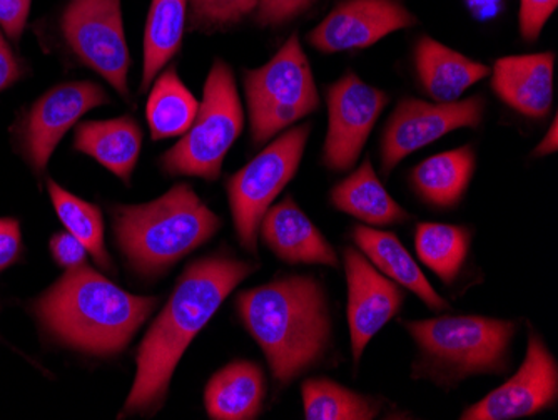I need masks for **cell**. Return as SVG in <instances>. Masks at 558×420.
I'll use <instances>...</instances> for the list:
<instances>
[{"instance_id":"6da1fadb","label":"cell","mask_w":558,"mask_h":420,"mask_svg":"<svg viewBox=\"0 0 558 420\" xmlns=\"http://www.w3.org/2000/svg\"><path fill=\"white\" fill-rule=\"evenodd\" d=\"M256 266L228 255L197 260L184 272L171 299L150 325L137 352L136 379L124 412L158 409L168 394L175 367L228 295Z\"/></svg>"},{"instance_id":"e575fe53","label":"cell","mask_w":558,"mask_h":420,"mask_svg":"<svg viewBox=\"0 0 558 420\" xmlns=\"http://www.w3.org/2000/svg\"><path fill=\"white\" fill-rule=\"evenodd\" d=\"M21 76V62L15 58L12 47L5 40L4 31L0 29V93L11 87Z\"/></svg>"},{"instance_id":"ffe728a7","label":"cell","mask_w":558,"mask_h":420,"mask_svg":"<svg viewBox=\"0 0 558 420\" xmlns=\"http://www.w3.org/2000/svg\"><path fill=\"white\" fill-rule=\"evenodd\" d=\"M353 240L379 274L415 293L435 312L448 309V303L429 285L418 263L404 249L397 235L369 227H356L353 230Z\"/></svg>"},{"instance_id":"83f0119b","label":"cell","mask_w":558,"mask_h":420,"mask_svg":"<svg viewBox=\"0 0 558 420\" xmlns=\"http://www.w3.org/2000/svg\"><path fill=\"white\" fill-rule=\"evenodd\" d=\"M47 188H49L50 200H52L56 213L65 230L74 235L86 247L97 265L102 268H111V259H109L105 244V224H102L99 208L69 193L56 181L49 180Z\"/></svg>"},{"instance_id":"5bb4252c","label":"cell","mask_w":558,"mask_h":420,"mask_svg":"<svg viewBox=\"0 0 558 420\" xmlns=\"http://www.w3.org/2000/svg\"><path fill=\"white\" fill-rule=\"evenodd\" d=\"M108 103V94L93 81H72L47 91L34 103L22 124L25 158L36 171H44L56 147L75 122L90 109Z\"/></svg>"},{"instance_id":"ba28073f","label":"cell","mask_w":558,"mask_h":420,"mask_svg":"<svg viewBox=\"0 0 558 420\" xmlns=\"http://www.w3.org/2000/svg\"><path fill=\"white\" fill-rule=\"evenodd\" d=\"M310 133V124L291 128L226 181L238 240L247 252L256 253L263 218L296 175Z\"/></svg>"},{"instance_id":"5b68a950","label":"cell","mask_w":558,"mask_h":420,"mask_svg":"<svg viewBox=\"0 0 558 420\" xmlns=\"http://www.w3.org/2000/svg\"><path fill=\"white\" fill-rule=\"evenodd\" d=\"M404 327L422 353L420 369L440 384L504 372L515 337L513 322L478 315L416 320Z\"/></svg>"},{"instance_id":"e0dca14e","label":"cell","mask_w":558,"mask_h":420,"mask_svg":"<svg viewBox=\"0 0 558 420\" xmlns=\"http://www.w3.org/2000/svg\"><path fill=\"white\" fill-rule=\"evenodd\" d=\"M259 230L269 250L283 262L338 266L333 247L291 196L266 212Z\"/></svg>"},{"instance_id":"f1b7e54d","label":"cell","mask_w":558,"mask_h":420,"mask_svg":"<svg viewBox=\"0 0 558 420\" xmlns=\"http://www.w3.org/2000/svg\"><path fill=\"white\" fill-rule=\"evenodd\" d=\"M258 5L259 0H187V22L193 31H226L255 14Z\"/></svg>"},{"instance_id":"4dcf8cb0","label":"cell","mask_w":558,"mask_h":420,"mask_svg":"<svg viewBox=\"0 0 558 420\" xmlns=\"http://www.w3.org/2000/svg\"><path fill=\"white\" fill-rule=\"evenodd\" d=\"M557 8L558 0H520V36L526 43H535Z\"/></svg>"},{"instance_id":"f546056e","label":"cell","mask_w":558,"mask_h":420,"mask_svg":"<svg viewBox=\"0 0 558 420\" xmlns=\"http://www.w3.org/2000/svg\"><path fill=\"white\" fill-rule=\"evenodd\" d=\"M318 0H259L255 21L259 27L284 26L316 4Z\"/></svg>"},{"instance_id":"7c38bea8","label":"cell","mask_w":558,"mask_h":420,"mask_svg":"<svg viewBox=\"0 0 558 420\" xmlns=\"http://www.w3.org/2000/svg\"><path fill=\"white\" fill-rule=\"evenodd\" d=\"M416 24L418 19L401 0H341L306 39L323 55H338L375 46Z\"/></svg>"},{"instance_id":"1f68e13d","label":"cell","mask_w":558,"mask_h":420,"mask_svg":"<svg viewBox=\"0 0 558 420\" xmlns=\"http://www.w3.org/2000/svg\"><path fill=\"white\" fill-rule=\"evenodd\" d=\"M50 252L56 262L65 269L80 268L87 260V249L74 235L69 231L54 235L50 238Z\"/></svg>"},{"instance_id":"ac0fdd59","label":"cell","mask_w":558,"mask_h":420,"mask_svg":"<svg viewBox=\"0 0 558 420\" xmlns=\"http://www.w3.org/2000/svg\"><path fill=\"white\" fill-rule=\"evenodd\" d=\"M413 61L423 91L434 103L441 105L460 101L470 87L490 74L488 65L453 51L429 36L416 40Z\"/></svg>"},{"instance_id":"4316f807","label":"cell","mask_w":558,"mask_h":420,"mask_svg":"<svg viewBox=\"0 0 558 420\" xmlns=\"http://www.w3.org/2000/svg\"><path fill=\"white\" fill-rule=\"evenodd\" d=\"M469 228L457 225L420 224L415 247L420 260L445 284L451 285L470 252Z\"/></svg>"},{"instance_id":"52a82bcc","label":"cell","mask_w":558,"mask_h":420,"mask_svg":"<svg viewBox=\"0 0 558 420\" xmlns=\"http://www.w3.org/2000/svg\"><path fill=\"white\" fill-rule=\"evenodd\" d=\"M244 93L253 143L263 144L319 108L312 64L298 34L268 64L244 72Z\"/></svg>"},{"instance_id":"7402d4cb","label":"cell","mask_w":558,"mask_h":420,"mask_svg":"<svg viewBox=\"0 0 558 420\" xmlns=\"http://www.w3.org/2000/svg\"><path fill=\"white\" fill-rule=\"evenodd\" d=\"M331 205L375 227L403 224L410 218L385 190L369 159L348 175L331 190Z\"/></svg>"},{"instance_id":"44dd1931","label":"cell","mask_w":558,"mask_h":420,"mask_svg":"<svg viewBox=\"0 0 558 420\" xmlns=\"http://www.w3.org/2000/svg\"><path fill=\"white\" fill-rule=\"evenodd\" d=\"M265 399V377L247 360L226 365L213 375L205 392L206 410L216 420H250L258 417Z\"/></svg>"},{"instance_id":"277c9868","label":"cell","mask_w":558,"mask_h":420,"mask_svg":"<svg viewBox=\"0 0 558 420\" xmlns=\"http://www.w3.org/2000/svg\"><path fill=\"white\" fill-rule=\"evenodd\" d=\"M221 219L186 183L175 184L155 202L116 206L119 249L137 274H165L174 263L211 240Z\"/></svg>"},{"instance_id":"836d02e7","label":"cell","mask_w":558,"mask_h":420,"mask_svg":"<svg viewBox=\"0 0 558 420\" xmlns=\"http://www.w3.org/2000/svg\"><path fill=\"white\" fill-rule=\"evenodd\" d=\"M21 250V227L17 219L0 218V272L17 262Z\"/></svg>"},{"instance_id":"d4e9b609","label":"cell","mask_w":558,"mask_h":420,"mask_svg":"<svg viewBox=\"0 0 558 420\" xmlns=\"http://www.w3.org/2000/svg\"><path fill=\"white\" fill-rule=\"evenodd\" d=\"M197 109L199 101L184 86L174 65L165 69L147 99L146 118L150 137L161 141L183 136L196 119Z\"/></svg>"},{"instance_id":"603a6c76","label":"cell","mask_w":558,"mask_h":420,"mask_svg":"<svg viewBox=\"0 0 558 420\" xmlns=\"http://www.w3.org/2000/svg\"><path fill=\"white\" fill-rule=\"evenodd\" d=\"M475 171V152L472 146L426 158L410 172V183L429 205L453 208L462 202Z\"/></svg>"},{"instance_id":"d590c367","label":"cell","mask_w":558,"mask_h":420,"mask_svg":"<svg viewBox=\"0 0 558 420\" xmlns=\"http://www.w3.org/2000/svg\"><path fill=\"white\" fill-rule=\"evenodd\" d=\"M558 149V137H557V118L551 122L550 131L545 134L544 140L541 141L537 147H535L534 156L541 158V156L551 155L557 153Z\"/></svg>"},{"instance_id":"9a60e30c","label":"cell","mask_w":558,"mask_h":420,"mask_svg":"<svg viewBox=\"0 0 558 420\" xmlns=\"http://www.w3.org/2000/svg\"><path fill=\"white\" fill-rule=\"evenodd\" d=\"M351 352L359 363L366 345L400 312L404 293L400 285L379 274L363 253L348 249L344 252Z\"/></svg>"},{"instance_id":"d6986e66","label":"cell","mask_w":558,"mask_h":420,"mask_svg":"<svg viewBox=\"0 0 558 420\" xmlns=\"http://www.w3.org/2000/svg\"><path fill=\"white\" fill-rule=\"evenodd\" d=\"M143 146V131L130 116L81 122L75 128L74 149L96 159L122 181H130Z\"/></svg>"},{"instance_id":"9c48e42d","label":"cell","mask_w":558,"mask_h":420,"mask_svg":"<svg viewBox=\"0 0 558 420\" xmlns=\"http://www.w3.org/2000/svg\"><path fill=\"white\" fill-rule=\"evenodd\" d=\"M61 29L84 65L105 77L122 97H130V49L121 0H69Z\"/></svg>"},{"instance_id":"7a4b0ae2","label":"cell","mask_w":558,"mask_h":420,"mask_svg":"<svg viewBox=\"0 0 558 420\" xmlns=\"http://www.w3.org/2000/svg\"><path fill=\"white\" fill-rule=\"evenodd\" d=\"M236 307L279 384H290L328 352L331 319L325 290L315 278H281L241 291Z\"/></svg>"},{"instance_id":"30bf717a","label":"cell","mask_w":558,"mask_h":420,"mask_svg":"<svg viewBox=\"0 0 558 420\" xmlns=\"http://www.w3.org/2000/svg\"><path fill=\"white\" fill-rule=\"evenodd\" d=\"M484 97L473 96L457 103H426L403 99L391 112L381 137V168L393 171L401 159L462 128H478L484 121Z\"/></svg>"},{"instance_id":"d6a6232c","label":"cell","mask_w":558,"mask_h":420,"mask_svg":"<svg viewBox=\"0 0 558 420\" xmlns=\"http://www.w3.org/2000/svg\"><path fill=\"white\" fill-rule=\"evenodd\" d=\"M33 0H0V29L9 39L19 43L31 14Z\"/></svg>"},{"instance_id":"4fadbf2b","label":"cell","mask_w":558,"mask_h":420,"mask_svg":"<svg viewBox=\"0 0 558 420\" xmlns=\"http://www.w3.org/2000/svg\"><path fill=\"white\" fill-rule=\"evenodd\" d=\"M558 367L541 335L530 332L520 369L500 387L462 413L463 420H512L535 416L557 403Z\"/></svg>"},{"instance_id":"8fae6325","label":"cell","mask_w":558,"mask_h":420,"mask_svg":"<svg viewBox=\"0 0 558 420\" xmlns=\"http://www.w3.org/2000/svg\"><path fill=\"white\" fill-rule=\"evenodd\" d=\"M388 101L387 93L369 86L354 72H347L329 86L328 133L323 146L326 168L333 171L353 168Z\"/></svg>"},{"instance_id":"2e32d148","label":"cell","mask_w":558,"mask_h":420,"mask_svg":"<svg viewBox=\"0 0 558 420\" xmlns=\"http://www.w3.org/2000/svg\"><path fill=\"white\" fill-rule=\"evenodd\" d=\"M554 52L500 58L492 69V89L520 115L545 118L554 105Z\"/></svg>"},{"instance_id":"8992f818","label":"cell","mask_w":558,"mask_h":420,"mask_svg":"<svg viewBox=\"0 0 558 420\" xmlns=\"http://www.w3.org/2000/svg\"><path fill=\"white\" fill-rule=\"evenodd\" d=\"M244 128V111L233 69L221 59L213 62L203 101L190 130L161 158L171 177L216 181L222 163Z\"/></svg>"},{"instance_id":"cb8c5ba5","label":"cell","mask_w":558,"mask_h":420,"mask_svg":"<svg viewBox=\"0 0 558 420\" xmlns=\"http://www.w3.org/2000/svg\"><path fill=\"white\" fill-rule=\"evenodd\" d=\"M187 24V0H153L144 29L141 91L159 76L161 69L180 52Z\"/></svg>"},{"instance_id":"484cf974","label":"cell","mask_w":558,"mask_h":420,"mask_svg":"<svg viewBox=\"0 0 558 420\" xmlns=\"http://www.w3.org/2000/svg\"><path fill=\"white\" fill-rule=\"evenodd\" d=\"M303 409L308 420H372L381 404L329 379H310L303 384Z\"/></svg>"},{"instance_id":"3957f363","label":"cell","mask_w":558,"mask_h":420,"mask_svg":"<svg viewBox=\"0 0 558 420\" xmlns=\"http://www.w3.org/2000/svg\"><path fill=\"white\" fill-rule=\"evenodd\" d=\"M158 305L156 297L128 293L94 269H68L34 303L46 331L72 349L112 356L128 347Z\"/></svg>"}]
</instances>
